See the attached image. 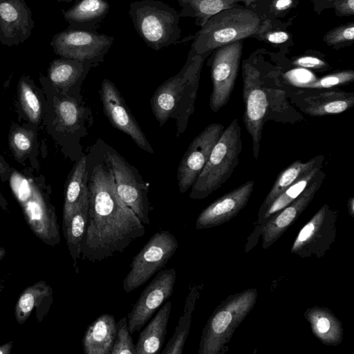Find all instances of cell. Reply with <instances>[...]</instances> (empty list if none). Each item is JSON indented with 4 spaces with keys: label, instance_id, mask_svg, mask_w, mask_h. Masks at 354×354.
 Segmentation results:
<instances>
[{
    "label": "cell",
    "instance_id": "obj_1",
    "mask_svg": "<svg viewBox=\"0 0 354 354\" xmlns=\"http://www.w3.org/2000/svg\"><path fill=\"white\" fill-rule=\"evenodd\" d=\"M86 156L88 209L81 257L95 262L122 252L145 229L120 198L111 169L95 142Z\"/></svg>",
    "mask_w": 354,
    "mask_h": 354
},
{
    "label": "cell",
    "instance_id": "obj_2",
    "mask_svg": "<svg viewBox=\"0 0 354 354\" xmlns=\"http://www.w3.org/2000/svg\"><path fill=\"white\" fill-rule=\"evenodd\" d=\"M39 81L45 97L44 124L65 157L75 162L84 153L82 140L94 122L91 109L83 99L55 90L46 76L40 75Z\"/></svg>",
    "mask_w": 354,
    "mask_h": 354
},
{
    "label": "cell",
    "instance_id": "obj_3",
    "mask_svg": "<svg viewBox=\"0 0 354 354\" xmlns=\"http://www.w3.org/2000/svg\"><path fill=\"white\" fill-rule=\"evenodd\" d=\"M205 59L189 50L180 71L161 84L150 100L152 113L160 127L170 119L175 120L176 137L185 131L194 112Z\"/></svg>",
    "mask_w": 354,
    "mask_h": 354
},
{
    "label": "cell",
    "instance_id": "obj_4",
    "mask_svg": "<svg viewBox=\"0 0 354 354\" xmlns=\"http://www.w3.org/2000/svg\"><path fill=\"white\" fill-rule=\"evenodd\" d=\"M32 169L20 171L13 168L8 180L10 187L32 232L44 243L55 246L61 237L55 207L50 198V186L42 175H35Z\"/></svg>",
    "mask_w": 354,
    "mask_h": 354
},
{
    "label": "cell",
    "instance_id": "obj_5",
    "mask_svg": "<svg viewBox=\"0 0 354 354\" xmlns=\"http://www.w3.org/2000/svg\"><path fill=\"white\" fill-rule=\"evenodd\" d=\"M269 26L252 10L225 9L212 16L195 34L190 50L206 57L223 45L263 33Z\"/></svg>",
    "mask_w": 354,
    "mask_h": 354
},
{
    "label": "cell",
    "instance_id": "obj_6",
    "mask_svg": "<svg viewBox=\"0 0 354 354\" xmlns=\"http://www.w3.org/2000/svg\"><path fill=\"white\" fill-rule=\"evenodd\" d=\"M255 288L230 295L214 309L202 331L198 354H224L240 324L254 308Z\"/></svg>",
    "mask_w": 354,
    "mask_h": 354
},
{
    "label": "cell",
    "instance_id": "obj_7",
    "mask_svg": "<svg viewBox=\"0 0 354 354\" xmlns=\"http://www.w3.org/2000/svg\"><path fill=\"white\" fill-rule=\"evenodd\" d=\"M241 129L234 119L223 130L196 181L189 197L204 199L220 188L232 176L239 163L242 150Z\"/></svg>",
    "mask_w": 354,
    "mask_h": 354
},
{
    "label": "cell",
    "instance_id": "obj_8",
    "mask_svg": "<svg viewBox=\"0 0 354 354\" xmlns=\"http://www.w3.org/2000/svg\"><path fill=\"white\" fill-rule=\"evenodd\" d=\"M129 14L140 38L155 50L176 44L180 39V13L162 1L132 2Z\"/></svg>",
    "mask_w": 354,
    "mask_h": 354
},
{
    "label": "cell",
    "instance_id": "obj_9",
    "mask_svg": "<svg viewBox=\"0 0 354 354\" xmlns=\"http://www.w3.org/2000/svg\"><path fill=\"white\" fill-rule=\"evenodd\" d=\"M95 144L111 169L120 198L142 224L149 225V185L143 180L138 169L114 148L102 139L97 140Z\"/></svg>",
    "mask_w": 354,
    "mask_h": 354
},
{
    "label": "cell",
    "instance_id": "obj_10",
    "mask_svg": "<svg viewBox=\"0 0 354 354\" xmlns=\"http://www.w3.org/2000/svg\"><path fill=\"white\" fill-rule=\"evenodd\" d=\"M178 246L176 238L170 232H156L133 258L129 271L123 280L124 290L133 291L162 270Z\"/></svg>",
    "mask_w": 354,
    "mask_h": 354
},
{
    "label": "cell",
    "instance_id": "obj_11",
    "mask_svg": "<svg viewBox=\"0 0 354 354\" xmlns=\"http://www.w3.org/2000/svg\"><path fill=\"white\" fill-rule=\"evenodd\" d=\"M114 40L113 37L96 31L68 27L54 35L50 45L61 57L90 62L95 67L103 62Z\"/></svg>",
    "mask_w": 354,
    "mask_h": 354
},
{
    "label": "cell",
    "instance_id": "obj_12",
    "mask_svg": "<svg viewBox=\"0 0 354 354\" xmlns=\"http://www.w3.org/2000/svg\"><path fill=\"white\" fill-rule=\"evenodd\" d=\"M339 212L324 205L300 230L290 252L302 258L324 257L336 239Z\"/></svg>",
    "mask_w": 354,
    "mask_h": 354
},
{
    "label": "cell",
    "instance_id": "obj_13",
    "mask_svg": "<svg viewBox=\"0 0 354 354\" xmlns=\"http://www.w3.org/2000/svg\"><path fill=\"white\" fill-rule=\"evenodd\" d=\"M242 40L223 45L214 53L211 62L212 91L209 106L217 112L229 101L239 72Z\"/></svg>",
    "mask_w": 354,
    "mask_h": 354
},
{
    "label": "cell",
    "instance_id": "obj_14",
    "mask_svg": "<svg viewBox=\"0 0 354 354\" xmlns=\"http://www.w3.org/2000/svg\"><path fill=\"white\" fill-rule=\"evenodd\" d=\"M243 122L252 140L253 156L258 159L264 120L268 109V96L259 71L250 64L243 66Z\"/></svg>",
    "mask_w": 354,
    "mask_h": 354
},
{
    "label": "cell",
    "instance_id": "obj_15",
    "mask_svg": "<svg viewBox=\"0 0 354 354\" xmlns=\"http://www.w3.org/2000/svg\"><path fill=\"white\" fill-rule=\"evenodd\" d=\"M99 93L104 113L111 125L129 136L140 149L153 153V147L115 84L104 79Z\"/></svg>",
    "mask_w": 354,
    "mask_h": 354
},
{
    "label": "cell",
    "instance_id": "obj_16",
    "mask_svg": "<svg viewBox=\"0 0 354 354\" xmlns=\"http://www.w3.org/2000/svg\"><path fill=\"white\" fill-rule=\"evenodd\" d=\"M223 130L222 124H209L189 144L177 169L180 193L186 192L193 185Z\"/></svg>",
    "mask_w": 354,
    "mask_h": 354
},
{
    "label": "cell",
    "instance_id": "obj_17",
    "mask_svg": "<svg viewBox=\"0 0 354 354\" xmlns=\"http://www.w3.org/2000/svg\"><path fill=\"white\" fill-rule=\"evenodd\" d=\"M176 279L174 268L160 270L144 289L127 315L131 334L138 332L172 295Z\"/></svg>",
    "mask_w": 354,
    "mask_h": 354
},
{
    "label": "cell",
    "instance_id": "obj_18",
    "mask_svg": "<svg viewBox=\"0 0 354 354\" xmlns=\"http://www.w3.org/2000/svg\"><path fill=\"white\" fill-rule=\"evenodd\" d=\"M325 178L326 174L320 169L304 191L266 223L261 232L263 249L271 246L295 223L310 203Z\"/></svg>",
    "mask_w": 354,
    "mask_h": 354
},
{
    "label": "cell",
    "instance_id": "obj_19",
    "mask_svg": "<svg viewBox=\"0 0 354 354\" xmlns=\"http://www.w3.org/2000/svg\"><path fill=\"white\" fill-rule=\"evenodd\" d=\"M254 187V181L248 180L218 198L199 214L196 221V228H212L235 217L248 203Z\"/></svg>",
    "mask_w": 354,
    "mask_h": 354
},
{
    "label": "cell",
    "instance_id": "obj_20",
    "mask_svg": "<svg viewBox=\"0 0 354 354\" xmlns=\"http://www.w3.org/2000/svg\"><path fill=\"white\" fill-rule=\"evenodd\" d=\"M35 26L32 11L24 0H0V42L11 47L27 40Z\"/></svg>",
    "mask_w": 354,
    "mask_h": 354
},
{
    "label": "cell",
    "instance_id": "obj_21",
    "mask_svg": "<svg viewBox=\"0 0 354 354\" xmlns=\"http://www.w3.org/2000/svg\"><path fill=\"white\" fill-rule=\"evenodd\" d=\"M95 67L87 62L60 57L53 59L47 70L46 80L57 91L83 99L82 86L90 70Z\"/></svg>",
    "mask_w": 354,
    "mask_h": 354
},
{
    "label": "cell",
    "instance_id": "obj_22",
    "mask_svg": "<svg viewBox=\"0 0 354 354\" xmlns=\"http://www.w3.org/2000/svg\"><path fill=\"white\" fill-rule=\"evenodd\" d=\"M88 202L87 156H82L75 162L65 185L64 202L62 216V230L75 211Z\"/></svg>",
    "mask_w": 354,
    "mask_h": 354
},
{
    "label": "cell",
    "instance_id": "obj_23",
    "mask_svg": "<svg viewBox=\"0 0 354 354\" xmlns=\"http://www.w3.org/2000/svg\"><path fill=\"white\" fill-rule=\"evenodd\" d=\"M53 303V289L45 281H39L25 288L15 308L16 322L22 325L35 309V317L41 322L48 313Z\"/></svg>",
    "mask_w": 354,
    "mask_h": 354
},
{
    "label": "cell",
    "instance_id": "obj_24",
    "mask_svg": "<svg viewBox=\"0 0 354 354\" xmlns=\"http://www.w3.org/2000/svg\"><path fill=\"white\" fill-rule=\"evenodd\" d=\"M38 127L28 122L10 127L8 142L15 159L25 168L39 169Z\"/></svg>",
    "mask_w": 354,
    "mask_h": 354
},
{
    "label": "cell",
    "instance_id": "obj_25",
    "mask_svg": "<svg viewBox=\"0 0 354 354\" xmlns=\"http://www.w3.org/2000/svg\"><path fill=\"white\" fill-rule=\"evenodd\" d=\"M109 8L107 0H78L62 12L68 27L96 31L109 13Z\"/></svg>",
    "mask_w": 354,
    "mask_h": 354
},
{
    "label": "cell",
    "instance_id": "obj_26",
    "mask_svg": "<svg viewBox=\"0 0 354 354\" xmlns=\"http://www.w3.org/2000/svg\"><path fill=\"white\" fill-rule=\"evenodd\" d=\"M304 316L309 323L313 335L324 344L337 346L343 340L344 327L341 321L328 308H308Z\"/></svg>",
    "mask_w": 354,
    "mask_h": 354
},
{
    "label": "cell",
    "instance_id": "obj_27",
    "mask_svg": "<svg viewBox=\"0 0 354 354\" xmlns=\"http://www.w3.org/2000/svg\"><path fill=\"white\" fill-rule=\"evenodd\" d=\"M116 334L115 317L104 313L97 317L86 328L82 346L85 354H111Z\"/></svg>",
    "mask_w": 354,
    "mask_h": 354
},
{
    "label": "cell",
    "instance_id": "obj_28",
    "mask_svg": "<svg viewBox=\"0 0 354 354\" xmlns=\"http://www.w3.org/2000/svg\"><path fill=\"white\" fill-rule=\"evenodd\" d=\"M353 105V92L328 91L305 97L300 107L311 116H323L341 113Z\"/></svg>",
    "mask_w": 354,
    "mask_h": 354
},
{
    "label": "cell",
    "instance_id": "obj_29",
    "mask_svg": "<svg viewBox=\"0 0 354 354\" xmlns=\"http://www.w3.org/2000/svg\"><path fill=\"white\" fill-rule=\"evenodd\" d=\"M171 309V303L168 301L140 332L135 345L136 354L159 353L165 342Z\"/></svg>",
    "mask_w": 354,
    "mask_h": 354
},
{
    "label": "cell",
    "instance_id": "obj_30",
    "mask_svg": "<svg viewBox=\"0 0 354 354\" xmlns=\"http://www.w3.org/2000/svg\"><path fill=\"white\" fill-rule=\"evenodd\" d=\"M324 160L323 155H318L305 162L297 160L281 171L259 209L258 218L281 193L313 168L322 165Z\"/></svg>",
    "mask_w": 354,
    "mask_h": 354
},
{
    "label": "cell",
    "instance_id": "obj_31",
    "mask_svg": "<svg viewBox=\"0 0 354 354\" xmlns=\"http://www.w3.org/2000/svg\"><path fill=\"white\" fill-rule=\"evenodd\" d=\"M203 288V283L194 284L189 288L185 307L174 335L161 352L162 354H181L189 333L192 313Z\"/></svg>",
    "mask_w": 354,
    "mask_h": 354
},
{
    "label": "cell",
    "instance_id": "obj_32",
    "mask_svg": "<svg viewBox=\"0 0 354 354\" xmlns=\"http://www.w3.org/2000/svg\"><path fill=\"white\" fill-rule=\"evenodd\" d=\"M19 99L23 115L28 122L39 127L43 119L44 94L29 76H22L18 83Z\"/></svg>",
    "mask_w": 354,
    "mask_h": 354
},
{
    "label": "cell",
    "instance_id": "obj_33",
    "mask_svg": "<svg viewBox=\"0 0 354 354\" xmlns=\"http://www.w3.org/2000/svg\"><path fill=\"white\" fill-rule=\"evenodd\" d=\"M180 6L181 17L195 19V23L202 27L214 15L225 9L235 8L239 2L250 0H176Z\"/></svg>",
    "mask_w": 354,
    "mask_h": 354
},
{
    "label": "cell",
    "instance_id": "obj_34",
    "mask_svg": "<svg viewBox=\"0 0 354 354\" xmlns=\"http://www.w3.org/2000/svg\"><path fill=\"white\" fill-rule=\"evenodd\" d=\"M88 209V202L78 207L63 232L76 272L77 262L81 257V245L86 230Z\"/></svg>",
    "mask_w": 354,
    "mask_h": 354
},
{
    "label": "cell",
    "instance_id": "obj_35",
    "mask_svg": "<svg viewBox=\"0 0 354 354\" xmlns=\"http://www.w3.org/2000/svg\"><path fill=\"white\" fill-rule=\"evenodd\" d=\"M111 354H136L135 345L125 317L116 323V334Z\"/></svg>",
    "mask_w": 354,
    "mask_h": 354
},
{
    "label": "cell",
    "instance_id": "obj_36",
    "mask_svg": "<svg viewBox=\"0 0 354 354\" xmlns=\"http://www.w3.org/2000/svg\"><path fill=\"white\" fill-rule=\"evenodd\" d=\"M354 80V71H343L326 75L320 79L302 84L300 87L306 88H328L350 83Z\"/></svg>",
    "mask_w": 354,
    "mask_h": 354
},
{
    "label": "cell",
    "instance_id": "obj_37",
    "mask_svg": "<svg viewBox=\"0 0 354 354\" xmlns=\"http://www.w3.org/2000/svg\"><path fill=\"white\" fill-rule=\"evenodd\" d=\"M354 39V24L351 23L337 27L328 32L324 37V41L328 45H336L346 41H353Z\"/></svg>",
    "mask_w": 354,
    "mask_h": 354
},
{
    "label": "cell",
    "instance_id": "obj_38",
    "mask_svg": "<svg viewBox=\"0 0 354 354\" xmlns=\"http://www.w3.org/2000/svg\"><path fill=\"white\" fill-rule=\"evenodd\" d=\"M12 169L0 153V183L8 181ZM8 207V203L0 190V208L3 211L6 212Z\"/></svg>",
    "mask_w": 354,
    "mask_h": 354
},
{
    "label": "cell",
    "instance_id": "obj_39",
    "mask_svg": "<svg viewBox=\"0 0 354 354\" xmlns=\"http://www.w3.org/2000/svg\"><path fill=\"white\" fill-rule=\"evenodd\" d=\"M293 64L304 68H321L326 66L323 60L312 56L300 57L295 60Z\"/></svg>",
    "mask_w": 354,
    "mask_h": 354
},
{
    "label": "cell",
    "instance_id": "obj_40",
    "mask_svg": "<svg viewBox=\"0 0 354 354\" xmlns=\"http://www.w3.org/2000/svg\"><path fill=\"white\" fill-rule=\"evenodd\" d=\"M333 1L337 10L344 15H353L354 0H330Z\"/></svg>",
    "mask_w": 354,
    "mask_h": 354
},
{
    "label": "cell",
    "instance_id": "obj_41",
    "mask_svg": "<svg viewBox=\"0 0 354 354\" xmlns=\"http://www.w3.org/2000/svg\"><path fill=\"white\" fill-rule=\"evenodd\" d=\"M288 39V34L283 31L272 32L266 35V39L272 44H282Z\"/></svg>",
    "mask_w": 354,
    "mask_h": 354
},
{
    "label": "cell",
    "instance_id": "obj_42",
    "mask_svg": "<svg viewBox=\"0 0 354 354\" xmlns=\"http://www.w3.org/2000/svg\"><path fill=\"white\" fill-rule=\"evenodd\" d=\"M292 0H277L275 3V8L277 10H283L290 6Z\"/></svg>",
    "mask_w": 354,
    "mask_h": 354
},
{
    "label": "cell",
    "instance_id": "obj_43",
    "mask_svg": "<svg viewBox=\"0 0 354 354\" xmlns=\"http://www.w3.org/2000/svg\"><path fill=\"white\" fill-rule=\"evenodd\" d=\"M13 346L12 342L3 344L0 346V354H10Z\"/></svg>",
    "mask_w": 354,
    "mask_h": 354
},
{
    "label": "cell",
    "instance_id": "obj_44",
    "mask_svg": "<svg viewBox=\"0 0 354 354\" xmlns=\"http://www.w3.org/2000/svg\"><path fill=\"white\" fill-rule=\"evenodd\" d=\"M348 208L351 216H354V198L351 197L348 201Z\"/></svg>",
    "mask_w": 354,
    "mask_h": 354
},
{
    "label": "cell",
    "instance_id": "obj_45",
    "mask_svg": "<svg viewBox=\"0 0 354 354\" xmlns=\"http://www.w3.org/2000/svg\"><path fill=\"white\" fill-rule=\"evenodd\" d=\"M6 250L5 248L0 247V261L6 256Z\"/></svg>",
    "mask_w": 354,
    "mask_h": 354
},
{
    "label": "cell",
    "instance_id": "obj_46",
    "mask_svg": "<svg viewBox=\"0 0 354 354\" xmlns=\"http://www.w3.org/2000/svg\"><path fill=\"white\" fill-rule=\"evenodd\" d=\"M4 288V283L3 282V281H0V292L3 290Z\"/></svg>",
    "mask_w": 354,
    "mask_h": 354
},
{
    "label": "cell",
    "instance_id": "obj_47",
    "mask_svg": "<svg viewBox=\"0 0 354 354\" xmlns=\"http://www.w3.org/2000/svg\"><path fill=\"white\" fill-rule=\"evenodd\" d=\"M56 1H65V2H71L73 1H75H75H77L78 0H56Z\"/></svg>",
    "mask_w": 354,
    "mask_h": 354
}]
</instances>
